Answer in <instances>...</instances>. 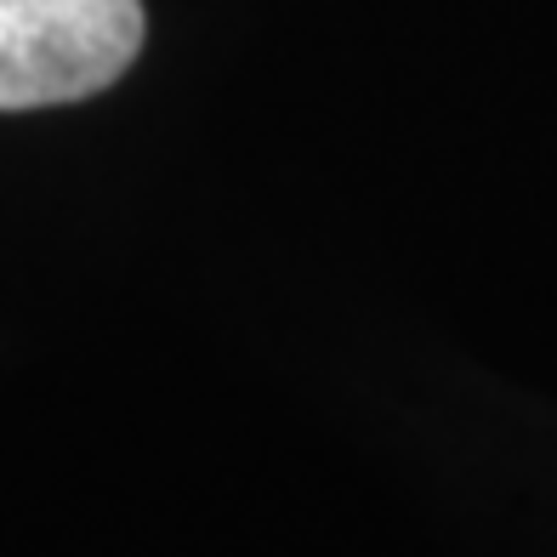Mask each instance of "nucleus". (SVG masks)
<instances>
[{
    "label": "nucleus",
    "instance_id": "nucleus-1",
    "mask_svg": "<svg viewBox=\"0 0 557 557\" xmlns=\"http://www.w3.org/2000/svg\"><path fill=\"white\" fill-rule=\"evenodd\" d=\"M143 52V0H0V109L114 86Z\"/></svg>",
    "mask_w": 557,
    "mask_h": 557
}]
</instances>
